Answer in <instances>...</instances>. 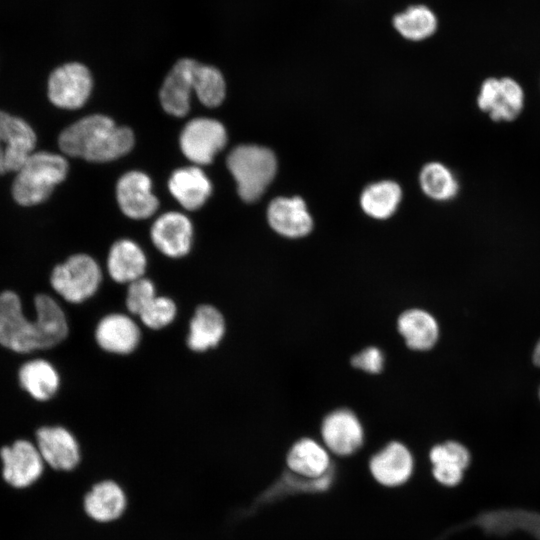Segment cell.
I'll return each instance as SVG.
<instances>
[{
	"label": "cell",
	"instance_id": "6da1fadb",
	"mask_svg": "<svg viewBox=\"0 0 540 540\" xmlns=\"http://www.w3.org/2000/svg\"><path fill=\"white\" fill-rule=\"evenodd\" d=\"M62 152L92 162H107L127 154L134 145L128 127L104 115L84 117L64 129L58 139Z\"/></svg>",
	"mask_w": 540,
	"mask_h": 540
},
{
	"label": "cell",
	"instance_id": "7a4b0ae2",
	"mask_svg": "<svg viewBox=\"0 0 540 540\" xmlns=\"http://www.w3.org/2000/svg\"><path fill=\"white\" fill-rule=\"evenodd\" d=\"M67 172L68 163L63 156L33 152L17 171L12 185L13 198L23 206L39 204L65 179Z\"/></svg>",
	"mask_w": 540,
	"mask_h": 540
},
{
	"label": "cell",
	"instance_id": "3957f363",
	"mask_svg": "<svg viewBox=\"0 0 540 540\" xmlns=\"http://www.w3.org/2000/svg\"><path fill=\"white\" fill-rule=\"evenodd\" d=\"M226 164L237 183L239 196L246 202L259 199L277 171L275 154L269 148L254 144L233 148Z\"/></svg>",
	"mask_w": 540,
	"mask_h": 540
},
{
	"label": "cell",
	"instance_id": "277c9868",
	"mask_svg": "<svg viewBox=\"0 0 540 540\" xmlns=\"http://www.w3.org/2000/svg\"><path fill=\"white\" fill-rule=\"evenodd\" d=\"M102 277L101 268L95 259L87 254L79 253L54 267L50 283L55 292L64 300L79 304L98 291Z\"/></svg>",
	"mask_w": 540,
	"mask_h": 540
},
{
	"label": "cell",
	"instance_id": "5b68a950",
	"mask_svg": "<svg viewBox=\"0 0 540 540\" xmlns=\"http://www.w3.org/2000/svg\"><path fill=\"white\" fill-rule=\"evenodd\" d=\"M0 345L17 353L43 349L38 322L26 318L19 296L0 293Z\"/></svg>",
	"mask_w": 540,
	"mask_h": 540
},
{
	"label": "cell",
	"instance_id": "8992f818",
	"mask_svg": "<svg viewBox=\"0 0 540 540\" xmlns=\"http://www.w3.org/2000/svg\"><path fill=\"white\" fill-rule=\"evenodd\" d=\"M180 148L196 165L210 164L227 142L223 124L215 119L198 117L190 120L180 135Z\"/></svg>",
	"mask_w": 540,
	"mask_h": 540
},
{
	"label": "cell",
	"instance_id": "52a82bcc",
	"mask_svg": "<svg viewBox=\"0 0 540 540\" xmlns=\"http://www.w3.org/2000/svg\"><path fill=\"white\" fill-rule=\"evenodd\" d=\"M128 505L129 498L124 486L113 478L95 481L82 499L84 514L99 525H110L121 520Z\"/></svg>",
	"mask_w": 540,
	"mask_h": 540
},
{
	"label": "cell",
	"instance_id": "ba28073f",
	"mask_svg": "<svg viewBox=\"0 0 540 540\" xmlns=\"http://www.w3.org/2000/svg\"><path fill=\"white\" fill-rule=\"evenodd\" d=\"M320 433L322 443L337 456H350L364 443L365 431L357 414L348 408L329 412L322 420Z\"/></svg>",
	"mask_w": 540,
	"mask_h": 540
},
{
	"label": "cell",
	"instance_id": "9c48e42d",
	"mask_svg": "<svg viewBox=\"0 0 540 540\" xmlns=\"http://www.w3.org/2000/svg\"><path fill=\"white\" fill-rule=\"evenodd\" d=\"M92 76L86 66L71 62L56 68L48 80L49 100L57 107L78 109L90 96Z\"/></svg>",
	"mask_w": 540,
	"mask_h": 540
},
{
	"label": "cell",
	"instance_id": "30bf717a",
	"mask_svg": "<svg viewBox=\"0 0 540 540\" xmlns=\"http://www.w3.org/2000/svg\"><path fill=\"white\" fill-rule=\"evenodd\" d=\"M35 144L36 135L27 122L0 111V175L17 172Z\"/></svg>",
	"mask_w": 540,
	"mask_h": 540
},
{
	"label": "cell",
	"instance_id": "8fae6325",
	"mask_svg": "<svg viewBox=\"0 0 540 540\" xmlns=\"http://www.w3.org/2000/svg\"><path fill=\"white\" fill-rule=\"evenodd\" d=\"M477 104L492 120L511 121L524 107V91L510 77L487 78L481 85Z\"/></svg>",
	"mask_w": 540,
	"mask_h": 540
},
{
	"label": "cell",
	"instance_id": "7c38bea8",
	"mask_svg": "<svg viewBox=\"0 0 540 540\" xmlns=\"http://www.w3.org/2000/svg\"><path fill=\"white\" fill-rule=\"evenodd\" d=\"M2 475L12 487L21 489L35 483L43 474L45 462L32 442L19 439L0 450Z\"/></svg>",
	"mask_w": 540,
	"mask_h": 540
},
{
	"label": "cell",
	"instance_id": "4fadbf2b",
	"mask_svg": "<svg viewBox=\"0 0 540 540\" xmlns=\"http://www.w3.org/2000/svg\"><path fill=\"white\" fill-rule=\"evenodd\" d=\"M36 446L48 466L69 472L81 462V449L74 434L63 426H44L36 432Z\"/></svg>",
	"mask_w": 540,
	"mask_h": 540
},
{
	"label": "cell",
	"instance_id": "5bb4252c",
	"mask_svg": "<svg viewBox=\"0 0 540 540\" xmlns=\"http://www.w3.org/2000/svg\"><path fill=\"white\" fill-rule=\"evenodd\" d=\"M415 461L411 450L402 442L391 441L372 455L369 471L382 486L398 487L411 478Z\"/></svg>",
	"mask_w": 540,
	"mask_h": 540
},
{
	"label": "cell",
	"instance_id": "9a60e30c",
	"mask_svg": "<svg viewBox=\"0 0 540 540\" xmlns=\"http://www.w3.org/2000/svg\"><path fill=\"white\" fill-rule=\"evenodd\" d=\"M116 197L121 211L132 219L148 218L159 206L151 179L140 171H129L120 177Z\"/></svg>",
	"mask_w": 540,
	"mask_h": 540
},
{
	"label": "cell",
	"instance_id": "2e32d148",
	"mask_svg": "<svg viewBox=\"0 0 540 540\" xmlns=\"http://www.w3.org/2000/svg\"><path fill=\"white\" fill-rule=\"evenodd\" d=\"M150 235L154 246L162 254L170 258H180L191 249L193 227L187 216L171 211L156 219Z\"/></svg>",
	"mask_w": 540,
	"mask_h": 540
},
{
	"label": "cell",
	"instance_id": "e0dca14e",
	"mask_svg": "<svg viewBox=\"0 0 540 540\" xmlns=\"http://www.w3.org/2000/svg\"><path fill=\"white\" fill-rule=\"evenodd\" d=\"M94 336L102 350L127 355L138 347L141 331L131 316L124 313H110L97 323Z\"/></svg>",
	"mask_w": 540,
	"mask_h": 540
},
{
	"label": "cell",
	"instance_id": "ac0fdd59",
	"mask_svg": "<svg viewBox=\"0 0 540 540\" xmlns=\"http://www.w3.org/2000/svg\"><path fill=\"white\" fill-rule=\"evenodd\" d=\"M197 61L180 59L167 74L160 89L159 98L163 109L176 117L185 116L190 110L194 89V71Z\"/></svg>",
	"mask_w": 540,
	"mask_h": 540
},
{
	"label": "cell",
	"instance_id": "d6986e66",
	"mask_svg": "<svg viewBox=\"0 0 540 540\" xmlns=\"http://www.w3.org/2000/svg\"><path fill=\"white\" fill-rule=\"evenodd\" d=\"M267 219L271 228L287 238H301L313 228V220L300 197H278L269 205Z\"/></svg>",
	"mask_w": 540,
	"mask_h": 540
},
{
	"label": "cell",
	"instance_id": "ffe728a7",
	"mask_svg": "<svg viewBox=\"0 0 540 540\" xmlns=\"http://www.w3.org/2000/svg\"><path fill=\"white\" fill-rule=\"evenodd\" d=\"M330 454L323 443L303 437L288 450L286 464L293 475L314 480L331 473Z\"/></svg>",
	"mask_w": 540,
	"mask_h": 540
},
{
	"label": "cell",
	"instance_id": "44dd1931",
	"mask_svg": "<svg viewBox=\"0 0 540 540\" xmlns=\"http://www.w3.org/2000/svg\"><path fill=\"white\" fill-rule=\"evenodd\" d=\"M434 479L447 487H453L463 479L471 460L470 452L457 441L434 445L429 451Z\"/></svg>",
	"mask_w": 540,
	"mask_h": 540
},
{
	"label": "cell",
	"instance_id": "7402d4cb",
	"mask_svg": "<svg viewBox=\"0 0 540 540\" xmlns=\"http://www.w3.org/2000/svg\"><path fill=\"white\" fill-rule=\"evenodd\" d=\"M397 330L409 349L420 352L432 349L440 333L436 318L421 308L403 311L397 319Z\"/></svg>",
	"mask_w": 540,
	"mask_h": 540
},
{
	"label": "cell",
	"instance_id": "603a6c76",
	"mask_svg": "<svg viewBox=\"0 0 540 540\" xmlns=\"http://www.w3.org/2000/svg\"><path fill=\"white\" fill-rule=\"evenodd\" d=\"M225 331L226 324L222 313L212 305H200L189 323L187 346L194 352H205L218 346Z\"/></svg>",
	"mask_w": 540,
	"mask_h": 540
},
{
	"label": "cell",
	"instance_id": "cb8c5ba5",
	"mask_svg": "<svg viewBox=\"0 0 540 540\" xmlns=\"http://www.w3.org/2000/svg\"><path fill=\"white\" fill-rule=\"evenodd\" d=\"M168 188L172 196L186 210L202 207L212 192L209 178L197 166L175 170L168 181Z\"/></svg>",
	"mask_w": 540,
	"mask_h": 540
},
{
	"label": "cell",
	"instance_id": "d4e9b609",
	"mask_svg": "<svg viewBox=\"0 0 540 540\" xmlns=\"http://www.w3.org/2000/svg\"><path fill=\"white\" fill-rule=\"evenodd\" d=\"M146 267V255L134 241L121 239L111 246L107 257V270L113 281L129 284L144 277Z\"/></svg>",
	"mask_w": 540,
	"mask_h": 540
},
{
	"label": "cell",
	"instance_id": "484cf974",
	"mask_svg": "<svg viewBox=\"0 0 540 540\" xmlns=\"http://www.w3.org/2000/svg\"><path fill=\"white\" fill-rule=\"evenodd\" d=\"M20 386L35 400L51 399L60 387V376L56 368L44 359L25 362L19 369Z\"/></svg>",
	"mask_w": 540,
	"mask_h": 540
},
{
	"label": "cell",
	"instance_id": "4316f807",
	"mask_svg": "<svg viewBox=\"0 0 540 540\" xmlns=\"http://www.w3.org/2000/svg\"><path fill=\"white\" fill-rule=\"evenodd\" d=\"M34 306L43 349L52 348L61 343L69 332L63 309L47 294H38L34 299Z\"/></svg>",
	"mask_w": 540,
	"mask_h": 540
},
{
	"label": "cell",
	"instance_id": "83f0119b",
	"mask_svg": "<svg viewBox=\"0 0 540 540\" xmlns=\"http://www.w3.org/2000/svg\"><path fill=\"white\" fill-rule=\"evenodd\" d=\"M402 198L400 186L390 180L367 186L360 197L363 211L372 218L386 219L397 210Z\"/></svg>",
	"mask_w": 540,
	"mask_h": 540
},
{
	"label": "cell",
	"instance_id": "f1b7e54d",
	"mask_svg": "<svg viewBox=\"0 0 540 540\" xmlns=\"http://www.w3.org/2000/svg\"><path fill=\"white\" fill-rule=\"evenodd\" d=\"M419 181L423 192L437 201L452 199L459 189L452 171L439 162L426 164L420 172Z\"/></svg>",
	"mask_w": 540,
	"mask_h": 540
},
{
	"label": "cell",
	"instance_id": "f546056e",
	"mask_svg": "<svg viewBox=\"0 0 540 540\" xmlns=\"http://www.w3.org/2000/svg\"><path fill=\"white\" fill-rule=\"evenodd\" d=\"M394 26L403 37L419 41L434 34L437 18L428 7L415 5L395 16Z\"/></svg>",
	"mask_w": 540,
	"mask_h": 540
},
{
	"label": "cell",
	"instance_id": "4dcf8cb0",
	"mask_svg": "<svg viewBox=\"0 0 540 540\" xmlns=\"http://www.w3.org/2000/svg\"><path fill=\"white\" fill-rule=\"evenodd\" d=\"M194 89L200 102L210 108L219 106L225 98L226 85L221 72L199 62L194 71Z\"/></svg>",
	"mask_w": 540,
	"mask_h": 540
},
{
	"label": "cell",
	"instance_id": "1f68e13d",
	"mask_svg": "<svg viewBox=\"0 0 540 540\" xmlns=\"http://www.w3.org/2000/svg\"><path fill=\"white\" fill-rule=\"evenodd\" d=\"M177 315L175 302L167 296H156L141 312L139 318L149 329L159 330L171 324Z\"/></svg>",
	"mask_w": 540,
	"mask_h": 540
},
{
	"label": "cell",
	"instance_id": "d6a6232c",
	"mask_svg": "<svg viewBox=\"0 0 540 540\" xmlns=\"http://www.w3.org/2000/svg\"><path fill=\"white\" fill-rule=\"evenodd\" d=\"M156 296L155 284L150 279L141 277L128 284L126 308L130 314L139 316Z\"/></svg>",
	"mask_w": 540,
	"mask_h": 540
},
{
	"label": "cell",
	"instance_id": "836d02e7",
	"mask_svg": "<svg viewBox=\"0 0 540 540\" xmlns=\"http://www.w3.org/2000/svg\"><path fill=\"white\" fill-rule=\"evenodd\" d=\"M385 357L382 350L376 346H369L351 358V365L369 374H378L383 370Z\"/></svg>",
	"mask_w": 540,
	"mask_h": 540
},
{
	"label": "cell",
	"instance_id": "e575fe53",
	"mask_svg": "<svg viewBox=\"0 0 540 540\" xmlns=\"http://www.w3.org/2000/svg\"><path fill=\"white\" fill-rule=\"evenodd\" d=\"M539 399H540V388H539Z\"/></svg>",
	"mask_w": 540,
	"mask_h": 540
}]
</instances>
